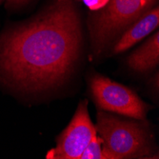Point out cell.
I'll return each mask as SVG.
<instances>
[{
    "label": "cell",
    "instance_id": "obj_7",
    "mask_svg": "<svg viewBox=\"0 0 159 159\" xmlns=\"http://www.w3.org/2000/svg\"><path fill=\"white\" fill-rule=\"evenodd\" d=\"M159 62V33L157 32L129 58V65L137 71L154 68Z\"/></svg>",
    "mask_w": 159,
    "mask_h": 159
},
{
    "label": "cell",
    "instance_id": "obj_5",
    "mask_svg": "<svg viewBox=\"0 0 159 159\" xmlns=\"http://www.w3.org/2000/svg\"><path fill=\"white\" fill-rule=\"evenodd\" d=\"M96 129L91 121L87 100L81 102L73 119L61 134L57 145L47 154V159H80V156Z\"/></svg>",
    "mask_w": 159,
    "mask_h": 159
},
{
    "label": "cell",
    "instance_id": "obj_4",
    "mask_svg": "<svg viewBox=\"0 0 159 159\" xmlns=\"http://www.w3.org/2000/svg\"><path fill=\"white\" fill-rule=\"evenodd\" d=\"M92 92L95 102L102 110L140 120L146 117L147 105L125 86L95 75L92 79Z\"/></svg>",
    "mask_w": 159,
    "mask_h": 159
},
{
    "label": "cell",
    "instance_id": "obj_8",
    "mask_svg": "<svg viewBox=\"0 0 159 159\" xmlns=\"http://www.w3.org/2000/svg\"><path fill=\"white\" fill-rule=\"evenodd\" d=\"M80 159H108L103 152L102 139L97 135V134L87 145L80 156Z\"/></svg>",
    "mask_w": 159,
    "mask_h": 159
},
{
    "label": "cell",
    "instance_id": "obj_3",
    "mask_svg": "<svg viewBox=\"0 0 159 159\" xmlns=\"http://www.w3.org/2000/svg\"><path fill=\"white\" fill-rule=\"evenodd\" d=\"M156 0H109L92 28L93 51H103L109 42L129 25L141 18Z\"/></svg>",
    "mask_w": 159,
    "mask_h": 159
},
{
    "label": "cell",
    "instance_id": "obj_9",
    "mask_svg": "<svg viewBox=\"0 0 159 159\" xmlns=\"http://www.w3.org/2000/svg\"><path fill=\"white\" fill-rule=\"evenodd\" d=\"M82 1L91 10L96 11V10L102 9L103 7H105V5L108 3L109 0H82Z\"/></svg>",
    "mask_w": 159,
    "mask_h": 159
},
{
    "label": "cell",
    "instance_id": "obj_2",
    "mask_svg": "<svg viewBox=\"0 0 159 159\" xmlns=\"http://www.w3.org/2000/svg\"><path fill=\"white\" fill-rule=\"evenodd\" d=\"M95 129L102 139L103 152L108 159L141 158L151 152L146 132L135 123L99 111Z\"/></svg>",
    "mask_w": 159,
    "mask_h": 159
},
{
    "label": "cell",
    "instance_id": "obj_6",
    "mask_svg": "<svg viewBox=\"0 0 159 159\" xmlns=\"http://www.w3.org/2000/svg\"><path fill=\"white\" fill-rule=\"evenodd\" d=\"M159 24V8L155 7L147 11L139 20L123 34L113 48L114 53L125 52L146 35L151 34Z\"/></svg>",
    "mask_w": 159,
    "mask_h": 159
},
{
    "label": "cell",
    "instance_id": "obj_1",
    "mask_svg": "<svg viewBox=\"0 0 159 159\" xmlns=\"http://www.w3.org/2000/svg\"><path fill=\"white\" fill-rule=\"evenodd\" d=\"M80 40L70 0H56L33 22L0 38V78L27 92L59 84L77 58Z\"/></svg>",
    "mask_w": 159,
    "mask_h": 159
},
{
    "label": "cell",
    "instance_id": "obj_10",
    "mask_svg": "<svg viewBox=\"0 0 159 159\" xmlns=\"http://www.w3.org/2000/svg\"><path fill=\"white\" fill-rule=\"evenodd\" d=\"M8 1L11 4H19V3H22V2H25L26 0H8Z\"/></svg>",
    "mask_w": 159,
    "mask_h": 159
}]
</instances>
